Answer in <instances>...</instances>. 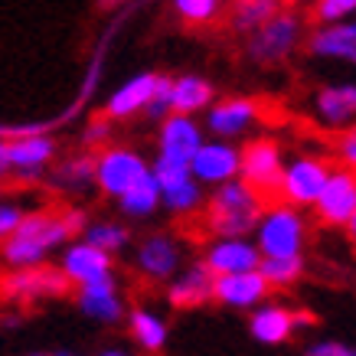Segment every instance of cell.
Returning <instances> with one entry per match:
<instances>
[{"mask_svg":"<svg viewBox=\"0 0 356 356\" xmlns=\"http://www.w3.org/2000/svg\"><path fill=\"white\" fill-rule=\"evenodd\" d=\"M72 238L65 226L63 213H49V209H36V213H23L20 226L0 242V259L10 268H30V265H43L49 252L63 248Z\"/></svg>","mask_w":356,"mask_h":356,"instance_id":"1","label":"cell"},{"mask_svg":"<svg viewBox=\"0 0 356 356\" xmlns=\"http://www.w3.org/2000/svg\"><path fill=\"white\" fill-rule=\"evenodd\" d=\"M265 193H259L242 177L213 186V196L206 200V226L216 236H252L265 209Z\"/></svg>","mask_w":356,"mask_h":356,"instance_id":"2","label":"cell"},{"mask_svg":"<svg viewBox=\"0 0 356 356\" xmlns=\"http://www.w3.org/2000/svg\"><path fill=\"white\" fill-rule=\"evenodd\" d=\"M252 238L259 245L261 259H275V255H301L307 245V219H304L301 206L291 203H265L259 222L252 229Z\"/></svg>","mask_w":356,"mask_h":356,"instance_id":"3","label":"cell"},{"mask_svg":"<svg viewBox=\"0 0 356 356\" xmlns=\"http://www.w3.org/2000/svg\"><path fill=\"white\" fill-rule=\"evenodd\" d=\"M301 36H304L301 17L288 10H278V13H271L261 26H255V30L248 33V56L261 65L284 63L298 49Z\"/></svg>","mask_w":356,"mask_h":356,"instance_id":"4","label":"cell"},{"mask_svg":"<svg viewBox=\"0 0 356 356\" xmlns=\"http://www.w3.org/2000/svg\"><path fill=\"white\" fill-rule=\"evenodd\" d=\"M151 170V163L134 147H121V144H105L95 154V186L105 196L118 200L131 184H138L144 173Z\"/></svg>","mask_w":356,"mask_h":356,"instance_id":"5","label":"cell"},{"mask_svg":"<svg viewBox=\"0 0 356 356\" xmlns=\"http://www.w3.org/2000/svg\"><path fill=\"white\" fill-rule=\"evenodd\" d=\"M330 170H334V163L327 157H317V154H301L294 161H284L278 196L291 206H314V200L324 190Z\"/></svg>","mask_w":356,"mask_h":356,"instance_id":"6","label":"cell"},{"mask_svg":"<svg viewBox=\"0 0 356 356\" xmlns=\"http://www.w3.org/2000/svg\"><path fill=\"white\" fill-rule=\"evenodd\" d=\"M311 209L324 226L343 229L346 222H350V216L356 213V170H350V167H334Z\"/></svg>","mask_w":356,"mask_h":356,"instance_id":"7","label":"cell"},{"mask_svg":"<svg viewBox=\"0 0 356 356\" xmlns=\"http://www.w3.org/2000/svg\"><path fill=\"white\" fill-rule=\"evenodd\" d=\"M242 167V147L226 138H206L196 154L190 157V173L203 186H219L226 180H236Z\"/></svg>","mask_w":356,"mask_h":356,"instance_id":"8","label":"cell"},{"mask_svg":"<svg viewBox=\"0 0 356 356\" xmlns=\"http://www.w3.org/2000/svg\"><path fill=\"white\" fill-rule=\"evenodd\" d=\"M59 271L65 275V281L79 288V284H92V281L111 278L115 275V255H108L105 248L92 245L88 238H79V242H65L63 252H59Z\"/></svg>","mask_w":356,"mask_h":356,"instance_id":"9","label":"cell"},{"mask_svg":"<svg viewBox=\"0 0 356 356\" xmlns=\"http://www.w3.org/2000/svg\"><path fill=\"white\" fill-rule=\"evenodd\" d=\"M281 170H284V151L271 138H255L242 147L238 177L255 186L259 193H278Z\"/></svg>","mask_w":356,"mask_h":356,"instance_id":"10","label":"cell"},{"mask_svg":"<svg viewBox=\"0 0 356 356\" xmlns=\"http://www.w3.org/2000/svg\"><path fill=\"white\" fill-rule=\"evenodd\" d=\"M134 265L147 281H170L184 268V245L170 232H147L134 248Z\"/></svg>","mask_w":356,"mask_h":356,"instance_id":"11","label":"cell"},{"mask_svg":"<svg viewBox=\"0 0 356 356\" xmlns=\"http://www.w3.org/2000/svg\"><path fill=\"white\" fill-rule=\"evenodd\" d=\"M72 284L65 281V275L59 268L49 265H30V268H13L3 281V294L13 301L33 304V301H49V298H63Z\"/></svg>","mask_w":356,"mask_h":356,"instance_id":"12","label":"cell"},{"mask_svg":"<svg viewBox=\"0 0 356 356\" xmlns=\"http://www.w3.org/2000/svg\"><path fill=\"white\" fill-rule=\"evenodd\" d=\"M261 118V108L255 98H226V102H213L209 108H206V124L203 131H209L213 138H226V140H236L242 134L259 124Z\"/></svg>","mask_w":356,"mask_h":356,"instance_id":"13","label":"cell"},{"mask_svg":"<svg viewBox=\"0 0 356 356\" xmlns=\"http://www.w3.org/2000/svg\"><path fill=\"white\" fill-rule=\"evenodd\" d=\"M271 284L265 281L259 268L232 271V275H216L213 281V301H219L229 311H252L261 301H268Z\"/></svg>","mask_w":356,"mask_h":356,"instance_id":"14","label":"cell"},{"mask_svg":"<svg viewBox=\"0 0 356 356\" xmlns=\"http://www.w3.org/2000/svg\"><path fill=\"white\" fill-rule=\"evenodd\" d=\"M76 307L82 317L95 321V324H121L124 321V294H121L115 275L102 281H92V284H79L76 288Z\"/></svg>","mask_w":356,"mask_h":356,"instance_id":"15","label":"cell"},{"mask_svg":"<svg viewBox=\"0 0 356 356\" xmlns=\"http://www.w3.org/2000/svg\"><path fill=\"white\" fill-rule=\"evenodd\" d=\"M7 151H10V173H17L23 180H36L56 163L59 147H56V140L49 134L30 131V134L7 140Z\"/></svg>","mask_w":356,"mask_h":356,"instance_id":"16","label":"cell"},{"mask_svg":"<svg viewBox=\"0 0 356 356\" xmlns=\"http://www.w3.org/2000/svg\"><path fill=\"white\" fill-rule=\"evenodd\" d=\"M261 252L255 238L248 236H216L203 252V265L213 275H232V271H252L259 268Z\"/></svg>","mask_w":356,"mask_h":356,"instance_id":"17","label":"cell"},{"mask_svg":"<svg viewBox=\"0 0 356 356\" xmlns=\"http://www.w3.org/2000/svg\"><path fill=\"white\" fill-rule=\"evenodd\" d=\"M203 124L193 115H180L170 111L167 118H161V131H157V154L170 157V161L190 163V157L196 154V147L203 144Z\"/></svg>","mask_w":356,"mask_h":356,"instance_id":"18","label":"cell"},{"mask_svg":"<svg viewBox=\"0 0 356 356\" xmlns=\"http://www.w3.org/2000/svg\"><path fill=\"white\" fill-rule=\"evenodd\" d=\"M213 281H216V275L206 268L203 261L186 265L167 281V304L177 311H196L206 301H213Z\"/></svg>","mask_w":356,"mask_h":356,"instance_id":"19","label":"cell"},{"mask_svg":"<svg viewBox=\"0 0 356 356\" xmlns=\"http://www.w3.org/2000/svg\"><path fill=\"white\" fill-rule=\"evenodd\" d=\"M248 334H252V340L261 346L288 343V340L298 334V327H294V311L288 304L261 301L259 307L248 311Z\"/></svg>","mask_w":356,"mask_h":356,"instance_id":"20","label":"cell"},{"mask_svg":"<svg viewBox=\"0 0 356 356\" xmlns=\"http://www.w3.org/2000/svg\"><path fill=\"white\" fill-rule=\"evenodd\" d=\"M157 82H161L157 72H140V76L128 79V82L121 88H115L111 98L105 102V118L128 121V118H134V115H144L147 102H151L154 92H157Z\"/></svg>","mask_w":356,"mask_h":356,"instance_id":"21","label":"cell"},{"mask_svg":"<svg viewBox=\"0 0 356 356\" xmlns=\"http://www.w3.org/2000/svg\"><path fill=\"white\" fill-rule=\"evenodd\" d=\"M314 115L327 128H350L356 121V86L353 82L324 86L314 95Z\"/></svg>","mask_w":356,"mask_h":356,"instance_id":"22","label":"cell"},{"mask_svg":"<svg viewBox=\"0 0 356 356\" xmlns=\"http://www.w3.org/2000/svg\"><path fill=\"white\" fill-rule=\"evenodd\" d=\"M311 53L321 59H343L356 65V20L324 23L311 33Z\"/></svg>","mask_w":356,"mask_h":356,"instance_id":"23","label":"cell"},{"mask_svg":"<svg viewBox=\"0 0 356 356\" xmlns=\"http://www.w3.org/2000/svg\"><path fill=\"white\" fill-rule=\"evenodd\" d=\"M124 324H128V337L134 340V346L140 353H161L163 346L170 343V324L157 311H151V307L128 311L124 314Z\"/></svg>","mask_w":356,"mask_h":356,"instance_id":"24","label":"cell"},{"mask_svg":"<svg viewBox=\"0 0 356 356\" xmlns=\"http://www.w3.org/2000/svg\"><path fill=\"white\" fill-rule=\"evenodd\" d=\"M213 102H216L213 82H206L203 76H177V79H170V111L196 115V111H206Z\"/></svg>","mask_w":356,"mask_h":356,"instance_id":"25","label":"cell"},{"mask_svg":"<svg viewBox=\"0 0 356 356\" xmlns=\"http://www.w3.org/2000/svg\"><path fill=\"white\" fill-rule=\"evenodd\" d=\"M118 209H121V216H128V219H151L161 209V184L154 180L151 170L118 196Z\"/></svg>","mask_w":356,"mask_h":356,"instance_id":"26","label":"cell"},{"mask_svg":"<svg viewBox=\"0 0 356 356\" xmlns=\"http://www.w3.org/2000/svg\"><path fill=\"white\" fill-rule=\"evenodd\" d=\"M206 206L203 184L196 180L193 173L184 180H173V184L161 186V209L173 213V216H193Z\"/></svg>","mask_w":356,"mask_h":356,"instance_id":"27","label":"cell"},{"mask_svg":"<svg viewBox=\"0 0 356 356\" xmlns=\"http://www.w3.org/2000/svg\"><path fill=\"white\" fill-rule=\"evenodd\" d=\"M53 184L63 186V190H88V186H95V154H79V157H65L59 161L53 173Z\"/></svg>","mask_w":356,"mask_h":356,"instance_id":"28","label":"cell"},{"mask_svg":"<svg viewBox=\"0 0 356 356\" xmlns=\"http://www.w3.org/2000/svg\"><path fill=\"white\" fill-rule=\"evenodd\" d=\"M82 238H88V242L98 248H105L108 255H118V252H124V248L131 245L128 226H121L115 219H95V222H88Z\"/></svg>","mask_w":356,"mask_h":356,"instance_id":"29","label":"cell"},{"mask_svg":"<svg viewBox=\"0 0 356 356\" xmlns=\"http://www.w3.org/2000/svg\"><path fill=\"white\" fill-rule=\"evenodd\" d=\"M259 271L271 284V291H275V288H291V284H298L301 275H304V259L301 255H275V259H261Z\"/></svg>","mask_w":356,"mask_h":356,"instance_id":"30","label":"cell"},{"mask_svg":"<svg viewBox=\"0 0 356 356\" xmlns=\"http://www.w3.org/2000/svg\"><path fill=\"white\" fill-rule=\"evenodd\" d=\"M278 10H281L278 0H236L232 3V26L238 33H252Z\"/></svg>","mask_w":356,"mask_h":356,"instance_id":"31","label":"cell"},{"mask_svg":"<svg viewBox=\"0 0 356 356\" xmlns=\"http://www.w3.org/2000/svg\"><path fill=\"white\" fill-rule=\"evenodd\" d=\"M222 7H226V0H173V10H177V17L186 23H193V26H200V23H213L222 13Z\"/></svg>","mask_w":356,"mask_h":356,"instance_id":"32","label":"cell"},{"mask_svg":"<svg viewBox=\"0 0 356 356\" xmlns=\"http://www.w3.org/2000/svg\"><path fill=\"white\" fill-rule=\"evenodd\" d=\"M151 173H154V180L161 186H167V184H173V180H184V177H190V163H184V161H170V157H154V163H151Z\"/></svg>","mask_w":356,"mask_h":356,"instance_id":"33","label":"cell"},{"mask_svg":"<svg viewBox=\"0 0 356 356\" xmlns=\"http://www.w3.org/2000/svg\"><path fill=\"white\" fill-rule=\"evenodd\" d=\"M23 213H26V209L20 206V200H13V196H0V242L20 226Z\"/></svg>","mask_w":356,"mask_h":356,"instance_id":"34","label":"cell"},{"mask_svg":"<svg viewBox=\"0 0 356 356\" xmlns=\"http://www.w3.org/2000/svg\"><path fill=\"white\" fill-rule=\"evenodd\" d=\"M356 13V0H317V20L337 23Z\"/></svg>","mask_w":356,"mask_h":356,"instance_id":"35","label":"cell"},{"mask_svg":"<svg viewBox=\"0 0 356 356\" xmlns=\"http://www.w3.org/2000/svg\"><path fill=\"white\" fill-rule=\"evenodd\" d=\"M144 115L154 121H161L170 115V76H161V82H157V92H154V98L147 102V108H144Z\"/></svg>","mask_w":356,"mask_h":356,"instance_id":"36","label":"cell"},{"mask_svg":"<svg viewBox=\"0 0 356 356\" xmlns=\"http://www.w3.org/2000/svg\"><path fill=\"white\" fill-rule=\"evenodd\" d=\"M337 161H340V167L356 170V121L350 128H343L340 140H337Z\"/></svg>","mask_w":356,"mask_h":356,"instance_id":"37","label":"cell"},{"mask_svg":"<svg viewBox=\"0 0 356 356\" xmlns=\"http://www.w3.org/2000/svg\"><path fill=\"white\" fill-rule=\"evenodd\" d=\"M304 356H356V346L340 340H314L304 346Z\"/></svg>","mask_w":356,"mask_h":356,"instance_id":"38","label":"cell"},{"mask_svg":"<svg viewBox=\"0 0 356 356\" xmlns=\"http://www.w3.org/2000/svg\"><path fill=\"white\" fill-rule=\"evenodd\" d=\"M111 138V118H98L92 121L86 128V134H82V140H86V147H105Z\"/></svg>","mask_w":356,"mask_h":356,"instance_id":"39","label":"cell"},{"mask_svg":"<svg viewBox=\"0 0 356 356\" xmlns=\"http://www.w3.org/2000/svg\"><path fill=\"white\" fill-rule=\"evenodd\" d=\"M10 177V151H7V140L0 138V180Z\"/></svg>","mask_w":356,"mask_h":356,"instance_id":"40","label":"cell"},{"mask_svg":"<svg viewBox=\"0 0 356 356\" xmlns=\"http://www.w3.org/2000/svg\"><path fill=\"white\" fill-rule=\"evenodd\" d=\"M294 327H298V330H304V327H314V317H311V314L294 311Z\"/></svg>","mask_w":356,"mask_h":356,"instance_id":"41","label":"cell"},{"mask_svg":"<svg viewBox=\"0 0 356 356\" xmlns=\"http://www.w3.org/2000/svg\"><path fill=\"white\" fill-rule=\"evenodd\" d=\"M98 356H134L131 350H124V346H105Z\"/></svg>","mask_w":356,"mask_h":356,"instance_id":"42","label":"cell"},{"mask_svg":"<svg viewBox=\"0 0 356 356\" xmlns=\"http://www.w3.org/2000/svg\"><path fill=\"white\" fill-rule=\"evenodd\" d=\"M346 236H350V238H353V242H356V213H353V216H350V222H346Z\"/></svg>","mask_w":356,"mask_h":356,"instance_id":"43","label":"cell"},{"mask_svg":"<svg viewBox=\"0 0 356 356\" xmlns=\"http://www.w3.org/2000/svg\"><path fill=\"white\" fill-rule=\"evenodd\" d=\"M26 356H49V353H26Z\"/></svg>","mask_w":356,"mask_h":356,"instance_id":"44","label":"cell"},{"mask_svg":"<svg viewBox=\"0 0 356 356\" xmlns=\"http://www.w3.org/2000/svg\"><path fill=\"white\" fill-rule=\"evenodd\" d=\"M56 356H79V353H56Z\"/></svg>","mask_w":356,"mask_h":356,"instance_id":"45","label":"cell"}]
</instances>
